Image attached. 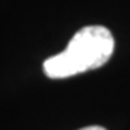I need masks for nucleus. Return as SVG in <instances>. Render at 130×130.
Returning <instances> with one entry per match:
<instances>
[{
  "instance_id": "nucleus-1",
  "label": "nucleus",
  "mask_w": 130,
  "mask_h": 130,
  "mask_svg": "<svg viewBox=\"0 0 130 130\" xmlns=\"http://www.w3.org/2000/svg\"><path fill=\"white\" fill-rule=\"evenodd\" d=\"M114 38L104 26H85L75 33L62 52L43 62V72L52 79L68 78L97 70L111 58Z\"/></svg>"
},
{
  "instance_id": "nucleus-2",
  "label": "nucleus",
  "mask_w": 130,
  "mask_h": 130,
  "mask_svg": "<svg viewBox=\"0 0 130 130\" xmlns=\"http://www.w3.org/2000/svg\"><path fill=\"white\" fill-rule=\"evenodd\" d=\"M79 130H107V129L106 127H103V126H87V127L79 129Z\"/></svg>"
}]
</instances>
